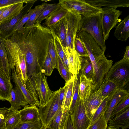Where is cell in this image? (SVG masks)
I'll return each mask as SVG.
<instances>
[{
	"label": "cell",
	"mask_w": 129,
	"mask_h": 129,
	"mask_svg": "<svg viewBox=\"0 0 129 129\" xmlns=\"http://www.w3.org/2000/svg\"><path fill=\"white\" fill-rule=\"evenodd\" d=\"M21 34L20 45L25 55L28 78L40 72L43 73V64L49 45L54 40L53 31L35 23L30 29L26 28Z\"/></svg>",
	"instance_id": "6da1fadb"
},
{
	"label": "cell",
	"mask_w": 129,
	"mask_h": 129,
	"mask_svg": "<svg viewBox=\"0 0 129 129\" xmlns=\"http://www.w3.org/2000/svg\"><path fill=\"white\" fill-rule=\"evenodd\" d=\"M79 37L84 45L93 67L94 78L93 82L95 91L105 79L112 65L113 61L107 59L104 52L89 34L83 32Z\"/></svg>",
	"instance_id": "7a4b0ae2"
},
{
	"label": "cell",
	"mask_w": 129,
	"mask_h": 129,
	"mask_svg": "<svg viewBox=\"0 0 129 129\" xmlns=\"http://www.w3.org/2000/svg\"><path fill=\"white\" fill-rule=\"evenodd\" d=\"M22 31V29L16 31L5 39V46L10 70L15 67L17 76L25 86L28 78L25 55L20 43Z\"/></svg>",
	"instance_id": "3957f363"
},
{
	"label": "cell",
	"mask_w": 129,
	"mask_h": 129,
	"mask_svg": "<svg viewBox=\"0 0 129 129\" xmlns=\"http://www.w3.org/2000/svg\"><path fill=\"white\" fill-rule=\"evenodd\" d=\"M25 86L38 107L45 105L53 92L49 86L46 77L42 72L29 77Z\"/></svg>",
	"instance_id": "277c9868"
},
{
	"label": "cell",
	"mask_w": 129,
	"mask_h": 129,
	"mask_svg": "<svg viewBox=\"0 0 129 129\" xmlns=\"http://www.w3.org/2000/svg\"><path fill=\"white\" fill-rule=\"evenodd\" d=\"M101 18V13L89 17L82 16L77 33L84 31L89 34L105 52L106 47L103 40Z\"/></svg>",
	"instance_id": "5b68a950"
},
{
	"label": "cell",
	"mask_w": 129,
	"mask_h": 129,
	"mask_svg": "<svg viewBox=\"0 0 129 129\" xmlns=\"http://www.w3.org/2000/svg\"><path fill=\"white\" fill-rule=\"evenodd\" d=\"M38 108L40 120L44 127L47 128L62 109L59 100V90L53 91L47 103Z\"/></svg>",
	"instance_id": "8992f818"
},
{
	"label": "cell",
	"mask_w": 129,
	"mask_h": 129,
	"mask_svg": "<svg viewBox=\"0 0 129 129\" xmlns=\"http://www.w3.org/2000/svg\"><path fill=\"white\" fill-rule=\"evenodd\" d=\"M105 79L114 82L119 89H123L129 81V62L120 60L116 62L111 67Z\"/></svg>",
	"instance_id": "52a82bcc"
},
{
	"label": "cell",
	"mask_w": 129,
	"mask_h": 129,
	"mask_svg": "<svg viewBox=\"0 0 129 129\" xmlns=\"http://www.w3.org/2000/svg\"><path fill=\"white\" fill-rule=\"evenodd\" d=\"M59 2L68 11H71L84 17L101 13L102 8L94 6L84 0H60Z\"/></svg>",
	"instance_id": "ba28073f"
},
{
	"label": "cell",
	"mask_w": 129,
	"mask_h": 129,
	"mask_svg": "<svg viewBox=\"0 0 129 129\" xmlns=\"http://www.w3.org/2000/svg\"><path fill=\"white\" fill-rule=\"evenodd\" d=\"M101 13V24L103 40L104 42L109 36L111 29L115 27L119 21V18L122 12L116 9L111 7L102 8Z\"/></svg>",
	"instance_id": "9c48e42d"
},
{
	"label": "cell",
	"mask_w": 129,
	"mask_h": 129,
	"mask_svg": "<svg viewBox=\"0 0 129 129\" xmlns=\"http://www.w3.org/2000/svg\"><path fill=\"white\" fill-rule=\"evenodd\" d=\"M82 16L71 11L65 17L66 27L65 47L75 51V41L79 28Z\"/></svg>",
	"instance_id": "30bf717a"
},
{
	"label": "cell",
	"mask_w": 129,
	"mask_h": 129,
	"mask_svg": "<svg viewBox=\"0 0 129 129\" xmlns=\"http://www.w3.org/2000/svg\"><path fill=\"white\" fill-rule=\"evenodd\" d=\"M36 0H30L26 3L20 13L16 16L6 22L0 24V34L5 39L11 36L23 17L31 9Z\"/></svg>",
	"instance_id": "8fae6325"
},
{
	"label": "cell",
	"mask_w": 129,
	"mask_h": 129,
	"mask_svg": "<svg viewBox=\"0 0 129 129\" xmlns=\"http://www.w3.org/2000/svg\"><path fill=\"white\" fill-rule=\"evenodd\" d=\"M70 117L75 129H87L90 125L91 119L87 115L83 102L78 99Z\"/></svg>",
	"instance_id": "7c38bea8"
},
{
	"label": "cell",
	"mask_w": 129,
	"mask_h": 129,
	"mask_svg": "<svg viewBox=\"0 0 129 129\" xmlns=\"http://www.w3.org/2000/svg\"><path fill=\"white\" fill-rule=\"evenodd\" d=\"M105 98L101 96L100 90L98 89L93 92L83 102L89 119H91L97 109Z\"/></svg>",
	"instance_id": "4fadbf2b"
},
{
	"label": "cell",
	"mask_w": 129,
	"mask_h": 129,
	"mask_svg": "<svg viewBox=\"0 0 129 129\" xmlns=\"http://www.w3.org/2000/svg\"><path fill=\"white\" fill-rule=\"evenodd\" d=\"M64 53L68 58L69 71L73 75H78L81 68L80 57L75 51L63 47Z\"/></svg>",
	"instance_id": "5bb4252c"
},
{
	"label": "cell",
	"mask_w": 129,
	"mask_h": 129,
	"mask_svg": "<svg viewBox=\"0 0 129 129\" xmlns=\"http://www.w3.org/2000/svg\"><path fill=\"white\" fill-rule=\"evenodd\" d=\"M79 96L83 102L88 99L94 91V87L92 80L83 75H79Z\"/></svg>",
	"instance_id": "9a60e30c"
},
{
	"label": "cell",
	"mask_w": 129,
	"mask_h": 129,
	"mask_svg": "<svg viewBox=\"0 0 129 129\" xmlns=\"http://www.w3.org/2000/svg\"><path fill=\"white\" fill-rule=\"evenodd\" d=\"M0 71L9 80L11 79L10 70L6 50L5 39L0 34Z\"/></svg>",
	"instance_id": "2e32d148"
},
{
	"label": "cell",
	"mask_w": 129,
	"mask_h": 129,
	"mask_svg": "<svg viewBox=\"0 0 129 129\" xmlns=\"http://www.w3.org/2000/svg\"><path fill=\"white\" fill-rule=\"evenodd\" d=\"M129 96L128 92L126 90H118L110 99L107 109L104 112V117L108 122L113 110L117 104L125 98Z\"/></svg>",
	"instance_id": "e0dca14e"
},
{
	"label": "cell",
	"mask_w": 129,
	"mask_h": 129,
	"mask_svg": "<svg viewBox=\"0 0 129 129\" xmlns=\"http://www.w3.org/2000/svg\"><path fill=\"white\" fill-rule=\"evenodd\" d=\"M109 122L108 126L116 128L127 129L129 127V107L121 111Z\"/></svg>",
	"instance_id": "ac0fdd59"
},
{
	"label": "cell",
	"mask_w": 129,
	"mask_h": 129,
	"mask_svg": "<svg viewBox=\"0 0 129 129\" xmlns=\"http://www.w3.org/2000/svg\"><path fill=\"white\" fill-rule=\"evenodd\" d=\"M9 102L11 105L10 110L14 111L19 110L22 107H24L28 104L20 89L16 85L11 90Z\"/></svg>",
	"instance_id": "d6986e66"
},
{
	"label": "cell",
	"mask_w": 129,
	"mask_h": 129,
	"mask_svg": "<svg viewBox=\"0 0 129 129\" xmlns=\"http://www.w3.org/2000/svg\"><path fill=\"white\" fill-rule=\"evenodd\" d=\"M91 5L96 7H102L116 9L118 7H129V0H84Z\"/></svg>",
	"instance_id": "ffe728a7"
},
{
	"label": "cell",
	"mask_w": 129,
	"mask_h": 129,
	"mask_svg": "<svg viewBox=\"0 0 129 129\" xmlns=\"http://www.w3.org/2000/svg\"><path fill=\"white\" fill-rule=\"evenodd\" d=\"M22 122L36 121L40 119L38 107L35 105H27L20 110Z\"/></svg>",
	"instance_id": "44dd1931"
},
{
	"label": "cell",
	"mask_w": 129,
	"mask_h": 129,
	"mask_svg": "<svg viewBox=\"0 0 129 129\" xmlns=\"http://www.w3.org/2000/svg\"><path fill=\"white\" fill-rule=\"evenodd\" d=\"M114 35L118 40L126 42L129 37V15L116 26Z\"/></svg>",
	"instance_id": "7402d4cb"
},
{
	"label": "cell",
	"mask_w": 129,
	"mask_h": 129,
	"mask_svg": "<svg viewBox=\"0 0 129 129\" xmlns=\"http://www.w3.org/2000/svg\"><path fill=\"white\" fill-rule=\"evenodd\" d=\"M13 86L11 81L0 71V100L9 101Z\"/></svg>",
	"instance_id": "603a6c76"
},
{
	"label": "cell",
	"mask_w": 129,
	"mask_h": 129,
	"mask_svg": "<svg viewBox=\"0 0 129 129\" xmlns=\"http://www.w3.org/2000/svg\"><path fill=\"white\" fill-rule=\"evenodd\" d=\"M24 3L12 5L4 11L0 16V24L8 22L17 16L22 9Z\"/></svg>",
	"instance_id": "cb8c5ba5"
},
{
	"label": "cell",
	"mask_w": 129,
	"mask_h": 129,
	"mask_svg": "<svg viewBox=\"0 0 129 129\" xmlns=\"http://www.w3.org/2000/svg\"><path fill=\"white\" fill-rule=\"evenodd\" d=\"M68 12V11L62 6L56 10L46 19L43 24V26L50 29L59 21L64 18Z\"/></svg>",
	"instance_id": "d4e9b609"
},
{
	"label": "cell",
	"mask_w": 129,
	"mask_h": 129,
	"mask_svg": "<svg viewBox=\"0 0 129 129\" xmlns=\"http://www.w3.org/2000/svg\"><path fill=\"white\" fill-rule=\"evenodd\" d=\"M75 75H73L70 80L65 82L64 86L66 89L65 93L62 106L64 111L70 110L72 100Z\"/></svg>",
	"instance_id": "484cf974"
},
{
	"label": "cell",
	"mask_w": 129,
	"mask_h": 129,
	"mask_svg": "<svg viewBox=\"0 0 129 129\" xmlns=\"http://www.w3.org/2000/svg\"><path fill=\"white\" fill-rule=\"evenodd\" d=\"M119 89L117 85L112 81L105 79L99 89L101 96L111 98Z\"/></svg>",
	"instance_id": "4316f807"
},
{
	"label": "cell",
	"mask_w": 129,
	"mask_h": 129,
	"mask_svg": "<svg viewBox=\"0 0 129 129\" xmlns=\"http://www.w3.org/2000/svg\"><path fill=\"white\" fill-rule=\"evenodd\" d=\"M42 4L43 8L35 23L41 24L43 20L46 19L55 11L62 7L61 4L59 2L52 4L43 3Z\"/></svg>",
	"instance_id": "83f0119b"
},
{
	"label": "cell",
	"mask_w": 129,
	"mask_h": 129,
	"mask_svg": "<svg viewBox=\"0 0 129 129\" xmlns=\"http://www.w3.org/2000/svg\"><path fill=\"white\" fill-rule=\"evenodd\" d=\"M12 71V78L13 82L20 89L28 104L30 105H35L36 106L34 99L27 89L26 86L23 84L17 76L15 67H14Z\"/></svg>",
	"instance_id": "f1b7e54d"
},
{
	"label": "cell",
	"mask_w": 129,
	"mask_h": 129,
	"mask_svg": "<svg viewBox=\"0 0 129 129\" xmlns=\"http://www.w3.org/2000/svg\"><path fill=\"white\" fill-rule=\"evenodd\" d=\"M80 58V74L84 75L88 79L92 80L93 82L94 78V71L90 58L89 57H81Z\"/></svg>",
	"instance_id": "f546056e"
},
{
	"label": "cell",
	"mask_w": 129,
	"mask_h": 129,
	"mask_svg": "<svg viewBox=\"0 0 129 129\" xmlns=\"http://www.w3.org/2000/svg\"><path fill=\"white\" fill-rule=\"evenodd\" d=\"M60 39L63 47L66 46V27L65 17L59 21L50 29Z\"/></svg>",
	"instance_id": "4dcf8cb0"
},
{
	"label": "cell",
	"mask_w": 129,
	"mask_h": 129,
	"mask_svg": "<svg viewBox=\"0 0 129 129\" xmlns=\"http://www.w3.org/2000/svg\"><path fill=\"white\" fill-rule=\"evenodd\" d=\"M21 122L20 110L14 111L10 110L6 120L5 129H13Z\"/></svg>",
	"instance_id": "1f68e13d"
},
{
	"label": "cell",
	"mask_w": 129,
	"mask_h": 129,
	"mask_svg": "<svg viewBox=\"0 0 129 129\" xmlns=\"http://www.w3.org/2000/svg\"><path fill=\"white\" fill-rule=\"evenodd\" d=\"M57 69L61 76L65 80L66 82L69 81L72 78L73 75L66 68L57 54Z\"/></svg>",
	"instance_id": "d6a6232c"
},
{
	"label": "cell",
	"mask_w": 129,
	"mask_h": 129,
	"mask_svg": "<svg viewBox=\"0 0 129 129\" xmlns=\"http://www.w3.org/2000/svg\"><path fill=\"white\" fill-rule=\"evenodd\" d=\"M43 125L40 119L28 122H21L13 129H41Z\"/></svg>",
	"instance_id": "836d02e7"
},
{
	"label": "cell",
	"mask_w": 129,
	"mask_h": 129,
	"mask_svg": "<svg viewBox=\"0 0 129 129\" xmlns=\"http://www.w3.org/2000/svg\"><path fill=\"white\" fill-rule=\"evenodd\" d=\"M79 77L78 75H75L73 88L72 100L69 110L70 113H71L73 112L76 102L79 97Z\"/></svg>",
	"instance_id": "e575fe53"
},
{
	"label": "cell",
	"mask_w": 129,
	"mask_h": 129,
	"mask_svg": "<svg viewBox=\"0 0 129 129\" xmlns=\"http://www.w3.org/2000/svg\"><path fill=\"white\" fill-rule=\"evenodd\" d=\"M43 8V5L42 4L35 7L34 11L30 16L28 21L24 25L25 27L31 28L33 26Z\"/></svg>",
	"instance_id": "d590c367"
},
{
	"label": "cell",
	"mask_w": 129,
	"mask_h": 129,
	"mask_svg": "<svg viewBox=\"0 0 129 129\" xmlns=\"http://www.w3.org/2000/svg\"><path fill=\"white\" fill-rule=\"evenodd\" d=\"M111 98L108 97H107L103 100L97 109L93 116L91 119L90 125L93 123L102 113L106 111L109 99Z\"/></svg>",
	"instance_id": "8d00e7d4"
},
{
	"label": "cell",
	"mask_w": 129,
	"mask_h": 129,
	"mask_svg": "<svg viewBox=\"0 0 129 129\" xmlns=\"http://www.w3.org/2000/svg\"><path fill=\"white\" fill-rule=\"evenodd\" d=\"M128 107H129V96L125 98L120 101L115 107L112 112L109 120L111 119L116 115Z\"/></svg>",
	"instance_id": "74e56055"
},
{
	"label": "cell",
	"mask_w": 129,
	"mask_h": 129,
	"mask_svg": "<svg viewBox=\"0 0 129 129\" xmlns=\"http://www.w3.org/2000/svg\"><path fill=\"white\" fill-rule=\"evenodd\" d=\"M107 123L104 112L87 129H107Z\"/></svg>",
	"instance_id": "f35d334b"
},
{
	"label": "cell",
	"mask_w": 129,
	"mask_h": 129,
	"mask_svg": "<svg viewBox=\"0 0 129 129\" xmlns=\"http://www.w3.org/2000/svg\"><path fill=\"white\" fill-rule=\"evenodd\" d=\"M75 49L76 51L81 57H89L87 51L82 40L76 37L75 41Z\"/></svg>",
	"instance_id": "ab89813d"
},
{
	"label": "cell",
	"mask_w": 129,
	"mask_h": 129,
	"mask_svg": "<svg viewBox=\"0 0 129 129\" xmlns=\"http://www.w3.org/2000/svg\"><path fill=\"white\" fill-rule=\"evenodd\" d=\"M54 69L50 55L48 52L43 63V73L45 75L50 76Z\"/></svg>",
	"instance_id": "60d3db41"
},
{
	"label": "cell",
	"mask_w": 129,
	"mask_h": 129,
	"mask_svg": "<svg viewBox=\"0 0 129 129\" xmlns=\"http://www.w3.org/2000/svg\"><path fill=\"white\" fill-rule=\"evenodd\" d=\"M48 52L50 55L52 63L54 69H57V54L55 49L54 40L49 44Z\"/></svg>",
	"instance_id": "b9f144b4"
},
{
	"label": "cell",
	"mask_w": 129,
	"mask_h": 129,
	"mask_svg": "<svg viewBox=\"0 0 129 129\" xmlns=\"http://www.w3.org/2000/svg\"><path fill=\"white\" fill-rule=\"evenodd\" d=\"M54 41L55 49L57 54L63 62V58L64 55L63 47L60 39L54 33Z\"/></svg>",
	"instance_id": "7bdbcfd3"
},
{
	"label": "cell",
	"mask_w": 129,
	"mask_h": 129,
	"mask_svg": "<svg viewBox=\"0 0 129 129\" xmlns=\"http://www.w3.org/2000/svg\"><path fill=\"white\" fill-rule=\"evenodd\" d=\"M10 110L6 107L0 108V129H6L5 122Z\"/></svg>",
	"instance_id": "ee69618b"
},
{
	"label": "cell",
	"mask_w": 129,
	"mask_h": 129,
	"mask_svg": "<svg viewBox=\"0 0 129 129\" xmlns=\"http://www.w3.org/2000/svg\"><path fill=\"white\" fill-rule=\"evenodd\" d=\"M30 0H0V8L21 3H27Z\"/></svg>",
	"instance_id": "f6af8a7d"
},
{
	"label": "cell",
	"mask_w": 129,
	"mask_h": 129,
	"mask_svg": "<svg viewBox=\"0 0 129 129\" xmlns=\"http://www.w3.org/2000/svg\"><path fill=\"white\" fill-rule=\"evenodd\" d=\"M35 8L31 9L22 18L16 27L15 31L22 29L24 25L28 21L29 18L33 12Z\"/></svg>",
	"instance_id": "bcb514c9"
},
{
	"label": "cell",
	"mask_w": 129,
	"mask_h": 129,
	"mask_svg": "<svg viewBox=\"0 0 129 129\" xmlns=\"http://www.w3.org/2000/svg\"><path fill=\"white\" fill-rule=\"evenodd\" d=\"M58 90L59 91V100L62 106L65 93L66 89L65 87L64 86L63 87H60Z\"/></svg>",
	"instance_id": "7dc6e473"
},
{
	"label": "cell",
	"mask_w": 129,
	"mask_h": 129,
	"mask_svg": "<svg viewBox=\"0 0 129 129\" xmlns=\"http://www.w3.org/2000/svg\"><path fill=\"white\" fill-rule=\"evenodd\" d=\"M123 62H129V46L126 47V51L123 58L120 60Z\"/></svg>",
	"instance_id": "c3c4849f"
},
{
	"label": "cell",
	"mask_w": 129,
	"mask_h": 129,
	"mask_svg": "<svg viewBox=\"0 0 129 129\" xmlns=\"http://www.w3.org/2000/svg\"><path fill=\"white\" fill-rule=\"evenodd\" d=\"M66 129H75L73 127L70 117V114L69 116L67 121Z\"/></svg>",
	"instance_id": "681fc988"
},
{
	"label": "cell",
	"mask_w": 129,
	"mask_h": 129,
	"mask_svg": "<svg viewBox=\"0 0 129 129\" xmlns=\"http://www.w3.org/2000/svg\"><path fill=\"white\" fill-rule=\"evenodd\" d=\"M63 63L66 68L69 70L68 61L67 56L64 53L63 58Z\"/></svg>",
	"instance_id": "f907efd6"
},
{
	"label": "cell",
	"mask_w": 129,
	"mask_h": 129,
	"mask_svg": "<svg viewBox=\"0 0 129 129\" xmlns=\"http://www.w3.org/2000/svg\"><path fill=\"white\" fill-rule=\"evenodd\" d=\"M11 5L8 6L0 8V16L2 13L3 12L9 8Z\"/></svg>",
	"instance_id": "816d5d0a"
},
{
	"label": "cell",
	"mask_w": 129,
	"mask_h": 129,
	"mask_svg": "<svg viewBox=\"0 0 129 129\" xmlns=\"http://www.w3.org/2000/svg\"><path fill=\"white\" fill-rule=\"evenodd\" d=\"M41 129H52L49 127H48L47 128H44L43 126Z\"/></svg>",
	"instance_id": "f5cc1de1"
},
{
	"label": "cell",
	"mask_w": 129,
	"mask_h": 129,
	"mask_svg": "<svg viewBox=\"0 0 129 129\" xmlns=\"http://www.w3.org/2000/svg\"><path fill=\"white\" fill-rule=\"evenodd\" d=\"M63 129H66V128H65L64 127L63 128Z\"/></svg>",
	"instance_id": "db71d44e"
}]
</instances>
